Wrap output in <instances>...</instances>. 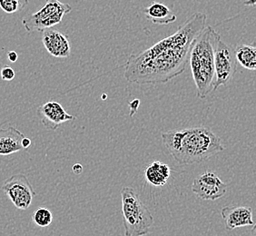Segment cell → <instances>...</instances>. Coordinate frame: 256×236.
Returning <instances> with one entry per match:
<instances>
[{
	"mask_svg": "<svg viewBox=\"0 0 256 236\" xmlns=\"http://www.w3.org/2000/svg\"><path fill=\"white\" fill-rule=\"evenodd\" d=\"M207 16L194 13L174 34L138 54H131L124 78L138 84H164L186 68L192 44L206 24Z\"/></svg>",
	"mask_w": 256,
	"mask_h": 236,
	"instance_id": "obj_1",
	"label": "cell"
},
{
	"mask_svg": "<svg viewBox=\"0 0 256 236\" xmlns=\"http://www.w3.org/2000/svg\"><path fill=\"white\" fill-rule=\"evenodd\" d=\"M161 136L168 152L182 166L202 162L224 151L220 138L207 128L170 130Z\"/></svg>",
	"mask_w": 256,
	"mask_h": 236,
	"instance_id": "obj_2",
	"label": "cell"
},
{
	"mask_svg": "<svg viewBox=\"0 0 256 236\" xmlns=\"http://www.w3.org/2000/svg\"><path fill=\"white\" fill-rule=\"evenodd\" d=\"M220 40V34L212 26H207L191 48L189 63L199 98L204 99L212 92L216 80L214 50Z\"/></svg>",
	"mask_w": 256,
	"mask_h": 236,
	"instance_id": "obj_3",
	"label": "cell"
},
{
	"mask_svg": "<svg viewBox=\"0 0 256 236\" xmlns=\"http://www.w3.org/2000/svg\"><path fill=\"white\" fill-rule=\"evenodd\" d=\"M122 212L126 236H146L154 226V217L132 187L121 190Z\"/></svg>",
	"mask_w": 256,
	"mask_h": 236,
	"instance_id": "obj_4",
	"label": "cell"
},
{
	"mask_svg": "<svg viewBox=\"0 0 256 236\" xmlns=\"http://www.w3.org/2000/svg\"><path fill=\"white\" fill-rule=\"evenodd\" d=\"M71 10V6L60 0H46L41 10L25 16L22 24L28 33L34 31L43 32L60 24L64 15L70 13Z\"/></svg>",
	"mask_w": 256,
	"mask_h": 236,
	"instance_id": "obj_5",
	"label": "cell"
},
{
	"mask_svg": "<svg viewBox=\"0 0 256 236\" xmlns=\"http://www.w3.org/2000/svg\"><path fill=\"white\" fill-rule=\"evenodd\" d=\"M237 61L234 48L222 40H219L214 50V72L216 80L212 91L222 86H226L236 74Z\"/></svg>",
	"mask_w": 256,
	"mask_h": 236,
	"instance_id": "obj_6",
	"label": "cell"
},
{
	"mask_svg": "<svg viewBox=\"0 0 256 236\" xmlns=\"http://www.w3.org/2000/svg\"><path fill=\"white\" fill-rule=\"evenodd\" d=\"M2 190L12 204L20 210L28 209L36 196L30 180L23 174H14L6 179L2 186Z\"/></svg>",
	"mask_w": 256,
	"mask_h": 236,
	"instance_id": "obj_7",
	"label": "cell"
},
{
	"mask_svg": "<svg viewBox=\"0 0 256 236\" xmlns=\"http://www.w3.org/2000/svg\"><path fill=\"white\" fill-rule=\"evenodd\" d=\"M191 189L200 199L214 201L226 194L227 186L214 172H206L194 179Z\"/></svg>",
	"mask_w": 256,
	"mask_h": 236,
	"instance_id": "obj_8",
	"label": "cell"
},
{
	"mask_svg": "<svg viewBox=\"0 0 256 236\" xmlns=\"http://www.w3.org/2000/svg\"><path fill=\"white\" fill-rule=\"evenodd\" d=\"M38 116L44 128L50 131H54L62 124L76 119L74 116L69 114L58 102L54 100L40 106L38 109Z\"/></svg>",
	"mask_w": 256,
	"mask_h": 236,
	"instance_id": "obj_9",
	"label": "cell"
},
{
	"mask_svg": "<svg viewBox=\"0 0 256 236\" xmlns=\"http://www.w3.org/2000/svg\"><path fill=\"white\" fill-rule=\"evenodd\" d=\"M42 43L52 56L66 58L71 54V44L66 34L53 28L43 31Z\"/></svg>",
	"mask_w": 256,
	"mask_h": 236,
	"instance_id": "obj_10",
	"label": "cell"
},
{
	"mask_svg": "<svg viewBox=\"0 0 256 236\" xmlns=\"http://www.w3.org/2000/svg\"><path fill=\"white\" fill-rule=\"evenodd\" d=\"M221 216L228 231L236 228L254 226L252 220V209L250 206H226L221 210Z\"/></svg>",
	"mask_w": 256,
	"mask_h": 236,
	"instance_id": "obj_11",
	"label": "cell"
},
{
	"mask_svg": "<svg viewBox=\"0 0 256 236\" xmlns=\"http://www.w3.org/2000/svg\"><path fill=\"white\" fill-rule=\"evenodd\" d=\"M25 136L13 126L0 129V156H10L24 150L22 140Z\"/></svg>",
	"mask_w": 256,
	"mask_h": 236,
	"instance_id": "obj_12",
	"label": "cell"
},
{
	"mask_svg": "<svg viewBox=\"0 0 256 236\" xmlns=\"http://www.w3.org/2000/svg\"><path fill=\"white\" fill-rule=\"evenodd\" d=\"M146 18L156 25H169L176 20V15L168 6L154 1L153 3L144 10Z\"/></svg>",
	"mask_w": 256,
	"mask_h": 236,
	"instance_id": "obj_13",
	"label": "cell"
},
{
	"mask_svg": "<svg viewBox=\"0 0 256 236\" xmlns=\"http://www.w3.org/2000/svg\"><path fill=\"white\" fill-rule=\"evenodd\" d=\"M171 170L166 164L154 161L150 164L144 171L146 179L154 186H162L168 182Z\"/></svg>",
	"mask_w": 256,
	"mask_h": 236,
	"instance_id": "obj_14",
	"label": "cell"
},
{
	"mask_svg": "<svg viewBox=\"0 0 256 236\" xmlns=\"http://www.w3.org/2000/svg\"><path fill=\"white\" fill-rule=\"evenodd\" d=\"M237 63L241 64L242 68L254 71L256 69V48L254 44H237L234 50Z\"/></svg>",
	"mask_w": 256,
	"mask_h": 236,
	"instance_id": "obj_15",
	"label": "cell"
},
{
	"mask_svg": "<svg viewBox=\"0 0 256 236\" xmlns=\"http://www.w3.org/2000/svg\"><path fill=\"white\" fill-rule=\"evenodd\" d=\"M34 224L40 227H48L53 222V214L50 209L44 207L38 208L32 216Z\"/></svg>",
	"mask_w": 256,
	"mask_h": 236,
	"instance_id": "obj_16",
	"label": "cell"
},
{
	"mask_svg": "<svg viewBox=\"0 0 256 236\" xmlns=\"http://www.w3.org/2000/svg\"><path fill=\"white\" fill-rule=\"evenodd\" d=\"M30 0H0V8L6 14H15L25 8Z\"/></svg>",
	"mask_w": 256,
	"mask_h": 236,
	"instance_id": "obj_17",
	"label": "cell"
},
{
	"mask_svg": "<svg viewBox=\"0 0 256 236\" xmlns=\"http://www.w3.org/2000/svg\"><path fill=\"white\" fill-rule=\"evenodd\" d=\"M0 76H1V78L3 79L4 81H11V80L15 78L16 73L14 69L6 66L3 68L1 69Z\"/></svg>",
	"mask_w": 256,
	"mask_h": 236,
	"instance_id": "obj_18",
	"label": "cell"
},
{
	"mask_svg": "<svg viewBox=\"0 0 256 236\" xmlns=\"http://www.w3.org/2000/svg\"><path fill=\"white\" fill-rule=\"evenodd\" d=\"M140 106V100L134 99L129 103V108H130V116H133L134 114L136 113L138 108Z\"/></svg>",
	"mask_w": 256,
	"mask_h": 236,
	"instance_id": "obj_19",
	"label": "cell"
},
{
	"mask_svg": "<svg viewBox=\"0 0 256 236\" xmlns=\"http://www.w3.org/2000/svg\"><path fill=\"white\" fill-rule=\"evenodd\" d=\"M8 58L10 60V62L12 63H15L18 61V54H16V52L15 51H10V53L8 54Z\"/></svg>",
	"mask_w": 256,
	"mask_h": 236,
	"instance_id": "obj_20",
	"label": "cell"
},
{
	"mask_svg": "<svg viewBox=\"0 0 256 236\" xmlns=\"http://www.w3.org/2000/svg\"><path fill=\"white\" fill-rule=\"evenodd\" d=\"M22 146L24 148V150L31 146V140H30V138L25 136V138L22 140Z\"/></svg>",
	"mask_w": 256,
	"mask_h": 236,
	"instance_id": "obj_21",
	"label": "cell"
},
{
	"mask_svg": "<svg viewBox=\"0 0 256 236\" xmlns=\"http://www.w3.org/2000/svg\"><path fill=\"white\" fill-rule=\"evenodd\" d=\"M72 170H73V172L74 174H79L80 172L83 171V166L80 164H76L73 166V168H72Z\"/></svg>",
	"mask_w": 256,
	"mask_h": 236,
	"instance_id": "obj_22",
	"label": "cell"
}]
</instances>
